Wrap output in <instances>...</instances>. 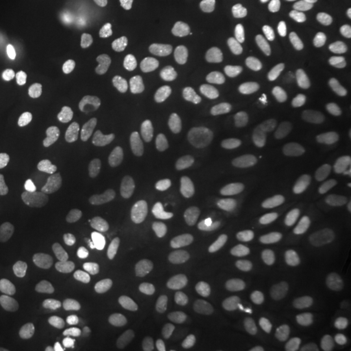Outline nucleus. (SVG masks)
I'll list each match as a JSON object with an SVG mask.
<instances>
[{
    "label": "nucleus",
    "mask_w": 351,
    "mask_h": 351,
    "mask_svg": "<svg viewBox=\"0 0 351 351\" xmlns=\"http://www.w3.org/2000/svg\"><path fill=\"white\" fill-rule=\"evenodd\" d=\"M146 229L147 226L141 215L136 213H126L123 223L114 230V237L125 246H134L145 239Z\"/></svg>",
    "instance_id": "2eb2a0df"
},
{
    "label": "nucleus",
    "mask_w": 351,
    "mask_h": 351,
    "mask_svg": "<svg viewBox=\"0 0 351 351\" xmlns=\"http://www.w3.org/2000/svg\"><path fill=\"white\" fill-rule=\"evenodd\" d=\"M30 152V146L24 138H13L5 145L4 155L11 162H20L25 159Z\"/></svg>",
    "instance_id": "c85d7f7f"
},
{
    "label": "nucleus",
    "mask_w": 351,
    "mask_h": 351,
    "mask_svg": "<svg viewBox=\"0 0 351 351\" xmlns=\"http://www.w3.org/2000/svg\"><path fill=\"white\" fill-rule=\"evenodd\" d=\"M255 77L251 73H243L228 81L224 86V95L232 103H245L250 99L255 90Z\"/></svg>",
    "instance_id": "6ab92c4d"
},
{
    "label": "nucleus",
    "mask_w": 351,
    "mask_h": 351,
    "mask_svg": "<svg viewBox=\"0 0 351 351\" xmlns=\"http://www.w3.org/2000/svg\"><path fill=\"white\" fill-rule=\"evenodd\" d=\"M226 171L233 176V178L243 186H249L256 176L255 164L246 155L239 151H232L226 155Z\"/></svg>",
    "instance_id": "dca6fc26"
},
{
    "label": "nucleus",
    "mask_w": 351,
    "mask_h": 351,
    "mask_svg": "<svg viewBox=\"0 0 351 351\" xmlns=\"http://www.w3.org/2000/svg\"><path fill=\"white\" fill-rule=\"evenodd\" d=\"M282 271L294 285L301 284L307 271V256L303 243L298 239L288 242L282 250Z\"/></svg>",
    "instance_id": "9d476101"
},
{
    "label": "nucleus",
    "mask_w": 351,
    "mask_h": 351,
    "mask_svg": "<svg viewBox=\"0 0 351 351\" xmlns=\"http://www.w3.org/2000/svg\"><path fill=\"white\" fill-rule=\"evenodd\" d=\"M84 169L80 167L65 168L56 180V186L60 194L65 197H73L84 189Z\"/></svg>",
    "instance_id": "4be33fe9"
},
{
    "label": "nucleus",
    "mask_w": 351,
    "mask_h": 351,
    "mask_svg": "<svg viewBox=\"0 0 351 351\" xmlns=\"http://www.w3.org/2000/svg\"><path fill=\"white\" fill-rule=\"evenodd\" d=\"M13 106H14V110L16 113L24 119L27 120L30 116H32V103H30V98L27 95L25 90L23 88H17L14 93H13Z\"/></svg>",
    "instance_id": "c756f323"
},
{
    "label": "nucleus",
    "mask_w": 351,
    "mask_h": 351,
    "mask_svg": "<svg viewBox=\"0 0 351 351\" xmlns=\"http://www.w3.org/2000/svg\"><path fill=\"white\" fill-rule=\"evenodd\" d=\"M241 10L251 20H259L263 17L267 0H239Z\"/></svg>",
    "instance_id": "2f4dec72"
},
{
    "label": "nucleus",
    "mask_w": 351,
    "mask_h": 351,
    "mask_svg": "<svg viewBox=\"0 0 351 351\" xmlns=\"http://www.w3.org/2000/svg\"><path fill=\"white\" fill-rule=\"evenodd\" d=\"M19 313L11 306L0 307V337H5L11 335L16 326L19 324Z\"/></svg>",
    "instance_id": "cd10ccee"
},
{
    "label": "nucleus",
    "mask_w": 351,
    "mask_h": 351,
    "mask_svg": "<svg viewBox=\"0 0 351 351\" xmlns=\"http://www.w3.org/2000/svg\"><path fill=\"white\" fill-rule=\"evenodd\" d=\"M311 290L315 300L320 303H326L337 295L335 278L326 267H320L315 271L311 281Z\"/></svg>",
    "instance_id": "aec40b11"
},
{
    "label": "nucleus",
    "mask_w": 351,
    "mask_h": 351,
    "mask_svg": "<svg viewBox=\"0 0 351 351\" xmlns=\"http://www.w3.org/2000/svg\"><path fill=\"white\" fill-rule=\"evenodd\" d=\"M320 152L329 162H346L351 158V141L346 134L335 132L322 142Z\"/></svg>",
    "instance_id": "f3484780"
},
{
    "label": "nucleus",
    "mask_w": 351,
    "mask_h": 351,
    "mask_svg": "<svg viewBox=\"0 0 351 351\" xmlns=\"http://www.w3.org/2000/svg\"><path fill=\"white\" fill-rule=\"evenodd\" d=\"M193 249L194 239L185 236L167 250L162 263V277L165 282H175L176 278L182 274Z\"/></svg>",
    "instance_id": "0eeeda50"
},
{
    "label": "nucleus",
    "mask_w": 351,
    "mask_h": 351,
    "mask_svg": "<svg viewBox=\"0 0 351 351\" xmlns=\"http://www.w3.org/2000/svg\"><path fill=\"white\" fill-rule=\"evenodd\" d=\"M247 316L246 300L241 293L230 294L217 313V326L221 333L230 335L241 329Z\"/></svg>",
    "instance_id": "423d86ee"
},
{
    "label": "nucleus",
    "mask_w": 351,
    "mask_h": 351,
    "mask_svg": "<svg viewBox=\"0 0 351 351\" xmlns=\"http://www.w3.org/2000/svg\"><path fill=\"white\" fill-rule=\"evenodd\" d=\"M317 123L306 114H293L281 125V138L288 145H300L314 138Z\"/></svg>",
    "instance_id": "9b49d317"
},
{
    "label": "nucleus",
    "mask_w": 351,
    "mask_h": 351,
    "mask_svg": "<svg viewBox=\"0 0 351 351\" xmlns=\"http://www.w3.org/2000/svg\"><path fill=\"white\" fill-rule=\"evenodd\" d=\"M342 176L339 175V172L329 171L315 180L308 191V198L315 206H323L337 195V193L342 189Z\"/></svg>",
    "instance_id": "ddd939ff"
},
{
    "label": "nucleus",
    "mask_w": 351,
    "mask_h": 351,
    "mask_svg": "<svg viewBox=\"0 0 351 351\" xmlns=\"http://www.w3.org/2000/svg\"><path fill=\"white\" fill-rule=\"evenodd\" d=\"M339 258L348 267H351V226H345L337 239Z\"/></svg>",
    "instance_id": "7c9ffc66"
},
{
    "label": "nucleus",
    "mask_w": 351,
    "mask_h": 351,
    "mask_svg": "<svg viewBox=\"0 0 351 351\" xmlns=\"http://www.w3.org/2000/svg\"><path fill=\"white\" fill-rule=\"evenodd\" d=\"M0 351H7V350H4V349H1V348H0Z\"/></svg>",
    "instance_id": "e433bc0d"
},
{
    "label": "nucleus",
    "mask_w": 351,
    "mask_h": 351,
    "mask_svg": "<svg viewBox=\"0 0 351 351\" xmlns=\"http://www.w3.org/2000/svg\"><path fill=\"white\" fill-rule=\"evenodd\" d=\"M33 164L38 171H47L53 160V149L46 142H39L32 150Z\"/></svg>",
    "instance_id": "bb28decb"
},
{
    "label": "nucleus",
    "mask_w": 351,
    "mask_h": 351,
    "mask_svg": "<svg viewBox=\"0 0 351 351\" xmlns=\"http://www.w3.org/2000/svg\"><path fill=\"white\" fill-rule=\"evenodd\" d=\"M275 132V125L271 114L263 108L254 110L247 121V133L251 138L264 142L272 137Z\"/></svg>",
    "instance_id": "412c9836"
},
{
    "label": "nucleus",
    "mask_w": 351,
    "mask_h": 351,
    "mask_svg": "<svg viewBox=\"0 0 351 351\" xmlns=\"http://www.w3.org/2000/svg\"><path fill=\"white\" fill-rule=\"evenodd\" d=\"M202 202L194 193L171 191L158 207V216L167 226L185 224L201 213Z\"/></svg>",
    "instance_id": "f257e3e1"
},
{
    "label": "nucleus",
    "mask_w": 351,
    "mask_h": 351,
    "mask_svg": "<svg viewBox=\"0 0 351 351\" xmlns=\"http://www.w3.org/2000/svg\"><path fill=\"white\" fill-rule=\"evenodd\" d=\"M261 290L264 304L274 313H284L288 306V291L276 264H265L261 272Z\"/></svg>",
    "instance_id": "f03ea898"
},
{
    "label": "nucleus",
    "mask_w": 351,
    "mask_h": 351,
    "mask_svg": "<svg viewBox=\"0 0 351 351\" xmlns=\"http://www.w3.org/2000/svg\"><path fill=\"white\" fill-rule=\"evenodd\" d=\"M226 68L224 51L220 46H213L202 56L199 73L202 75H215L223 72Z\"/></svg>",
    "instance_id": "b1692460"
},
{
    "label": "nucleus",
    "mask_w": 351,
    "mask_h": 351,
    "mask_svg": "<svg viewBox=\"0 0 351 351\" xmlns=\"http://www.w3.org/2000/svg\"><path fill=\"white\" fill-rule=\"evenodd\" d=\"M93 276L86 281V290L90 294H98L103 289L110 287L119 275L120 262L112 252L98 254L93 261Z\"/></svg>",
    "instance_id": "39448f33"
},
{
    "label": "nucleus",
    "mask_w": 351,
    "mask_h": 351,
    "mask_svg": "<svg viewBox=\"0 0 351 351\" xmlns=\"http://www.w3.org/2000/svg\"><path fill=\"white\" fill-rule=\"evenodd\" d=\"M151 133L150 123L147 120L138 119L128 126L125 132V141L130 147H139L146 142Z\"/></svg>",
    "instance_id": "a878e982"
},
{
    "label": "nucleus",
    "mask_w": 351,
    "mask_h": 351,
    "mask_svg": "<svg viewBox=\"0 0 351 351\" xmlns=\"http://www.w3.org/2000/svg\"><path fill=\"white\" fill-rule=\"evenodd\" d=\"M201 320L198 317L185 319L177 330L178 351H195L202 339Z\"/></svg>",
    "instance_id": "a211bd4d"
},
{
    "label": "nucleus",
    "mask_w": 351,
    "mask_h": 351,
    "mask_svg": "<svg viewBox=\"0 0 351 351\" xmlns=\"http://www.w3.org/2000/svg\"><path fill=\"white\" fill-rule=\"evenodd\" d=\"M229 277L226 267L219 269H207L202 262L195 261L190 264L185 276V287L193 293H208L220 288Z\"/></svg>",
    "instance_id": "7ed1b4c3"
},
{
    "label": "nucleus",
    "mask_w": 351,
    "mask_h": 351,
    "mask_svg": "<svg viewBox=\"0 0 351 351\" xmlns=\"http://www.w3.org/2000/svg\"><path fill=\"white\" fill-rule=\"evenodd\" d=\"M349 116H350V120H351V99H350V101H349Z\"/></svg>",
    "instance_id": "c9c22d12"
},
{
    "label": "nucleus",
    "mask_w": 351,
    "mask_h": 351,
    "mask_svg": "<svg viewBox=\"0 0 351 351\" xmlns=\"http://www.w3.org/2000/svg\"><path fill=\"white\" fill-rule=\"evenodd\" d=\"M343 65H345V68H346L348 71H350L351 72V47L349 49V51H348L345 59H343Z\"/></svg>",
    "instance_id": "72a5a7b5"
},
{
    "label": "nucleus",
    "mask_w": 351,
    "mask_h": 351,
    "mask_svg": "<svg viewBox=\"0 0 351 351\" xmlns=\"http://www.w3.org/2000/svg\"><path fill=\"white\" fill-rule=\"evenodd\" d=\"M103 351H121L119 346H113V348H106Z\"/></svg>",
    "instance_id": "f704fd0d"
},
{
    "label": "nucleus",
    "mask_w": 351,
    "mask_h": 351,
    "mask_svg": "<svg viewBox=\"0 0 351 351\" xmlns=\"http://www.w3.org/2000/svg\"><path fill=\"white\" fill-rule=\"evenodd\" d=\"M186 78L184 72L176 66H167L163 72L162 93L165 97H173L185 88Z\"/></svg>",
    "instance_id": "393cba45"
},
{
    "label": "nucleus",
    "mask_w": 351,
    "mask_h": 351,
    "mask_svg": "<svg viewBox=\"0 0 351 351\" xmlns=\"http://www.w3.org/2000/svg\"><path fill=\"white\" fill-rule=\"evenodd\" d=\"M302 106L315 112H335L343 106L345 94L339 88H304L298 95Z\"/></svg>",
    "instance_id": "20e7f679"
},
{
    "label": "nucleus",
    "mask_w": 351,
    "mask_h": 351,
    "mask_svg": "<svg viewBox=\"0 0 351 351\" xmlns=\"http://www.w3.org/2000/svg\"><path fill=\"white\" fill-rule=\"evenodd\" d=\"M75 339L80 342L93 345L99 349H106L113 341V333L101 326L97 319H86L75 326Z\"/></svg>",
    "instance_id": "4468645a"
},
{
    "label": "nucleus",
    "mask_w": 351,
    "mask_h": 351,
    "mask_svg": "<svg viewBox=\"0 0 351 351\" xmlns=\"http://www.w3.org/2000/svg\"><path fill=\"white\" fill-rule=\"evenodd\" d=\"M261 180L267 188L282 186L288 182L289 171L285 156L280 151H271L259 162Z\"/></svg>",
    "instance_id": "f8f14e48"
},
{
    "label": "nucleus",
    "mask_w": 351,
    "mask_h": 351,
    "mask_svg": "<svg viewBox=\"0 0 351 351\" xmlns=\"http://www.w3.org/2000/svg\"><path fill=\"white\" fill-rule=\"evenodd\" d=\"M64 236H65L64 228L59 224H50L43 228V230L38 236L37 243H36L38 252L47 254L58 249L64 241Z\"/></svg>",
    "instance_id": "5701e85b"
},
{
    "label": "nucleus",
    "mask_w": 351,
    "mask_h": 351,
    "mask_svg": "<svg viewBox=\"0 0 351 351\" xmlns=\"http://www.w3.org/2000/svg\"><path fill=\"white\" fill-rule=\"evenodd\" d=\"M159 263V250L154 245L143 246L130 267V278L136 285H147L155 280Z\"/></svg>",
    "instance_id": "1a4fd4ad"
},
{
    "label": "nucleus",
    "mask_w": 351,
    "mask_h": 351,
    "mask_svg": "<svg viewBox=\"0 0 351 351\" xmlns=\"http://www.w3.org/2000/svg\"><path fill=\"white\" fill-rule=\"evenodd\" d=\"M189 4L199 13H211L215 8V0H188Z\"/></svg>",
    "instance_id": "473e14b6"
},
{
    "label": "nucleus",
    "mask_w": 351,
    "mask_h": 351,
    "mask_svg": "<svg viewBox=\"0 0 351 351\" xmlns=\"http://www.w3.org/2000/svg\"><path fill=\"white\" fill-rule=\"evenodd\" d=\"M193 121L198 125V130L191 136V145L195 149H208L223 126V119L213 108H204L193 116Z\"/></svg>",
    "instance_id": "6e6552de"
}]
</instances>
